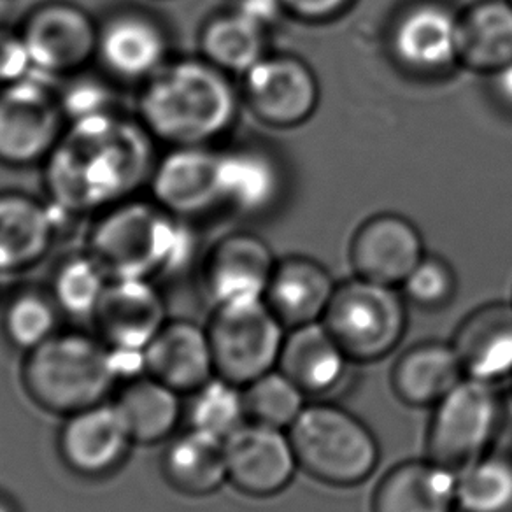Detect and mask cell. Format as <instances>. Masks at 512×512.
Listing matches in <instances>:
<instances>
[{"mask_svg": "<svg viewBox=\"0 0 512 512\" xmlns=\"http://www.w3.org/2000/svg\"><path fill=\"white\" fill-rule=\"evenodd\" d=\"M157 141L121 111L69 123L43 164L51 206L65 218L97 216L139 195L157 164Z\"/></svg>", "mask_w": 512, "mask_h": 512, "instance_id": "1", "label": "cell"}, {"mask_svg": "<svg viewBox=\"0 0 512 512\" xmlns=\"http://www.w3.org/2000/svg\"><path fill=\"white\" fill-rule=\"evenodd\" d=\"M136 116L167 148L214 146L234 128L239 93L230 74L204 58H171L139 86Z\"/></svg>", "mask_w": 512, "mask_h": 512, "instance_id": "2", "label": "cell"}, {"mask_svg": "<svg viewBox=\"0 0 512 512\" xmlns=\"http://www.w3.org/2000/svg\"><path fill=\"white\" fill-rule=\"evenodd\" d=\"M86 253L109 279H153L192 262L195 237L150 197H132L93 216Z\"/></svg>", "mask_w": 512, "mask_h": 512, "instance_id": "3", "label": "cell"}, {"mask_svg": "<svg viewBox=\"0 0 512 512\" xmlns=\"http://www.w3.org/2000/svg\"><path fill=\"white\" fill-rule=\"evenodd\" d=\"M22 379L37 406L64 416L104 402L116 383L106 342L83 332H57L29 351Z\"/></svg>", "mask_w": 512, "mask_h": 512, "instance_id": "4", "label": "cell"}, {"mask_svg": "<svg viewBox=\"0 0 512 512\" xmlns=\"http://www.w3.org/2000/svg\"><path fill=\"white\" fill-rule=\"evenodd\" d=\"M288 434L300 470L328 486L353 488L365 483L381 460L374 432L334 404L306 406Z\"/></svg>", "mask_w": 512, "mask_h": 512, "instance_id": "5", "label": "cell"}, {"mask_svg": "<svg viewBox=\"0 0 512 512\" xmlns=\"http://www.w3.org/2000/svg\"><path fill=\"white\" fill-rule=\"evenodd\" d=\"M323 325L351 362H379L392 355L406 335L407 300L395 286L356 276L337 285Z\"/></svg>", "mask_w": 512, "mask_h": 512, "instance_id": "6", "label": "cell"}, {"mask_svg": "<svg viewBox=\"0 0 512 512\" xmlns=\"http://www.w3.org/2000/svg\"><path fill=\"white\" fill-rule=\"evenodd\" d=\"M504 420L497 384L465 377L432 409L427 458L455 474L490 453Z\"/></svg>", "mask_w": 512, "mask_h": 512, "instance_id": "7", "label": "cell"}, {"mask_svg": "<svg viewBox=\"0 0 512 512\" xmlns=\"http://www.w3.org/2000/svg\"><path fill=\"white\" fill-rule=\"evenodd\" d=\"M206 328L216 376L244 388L278 369L288 330L265 300L216 306Z\"/></svg>", "mask_w": 512, "mask_h": 512, "instance_id": "8", "label": "cell"}, {"mask_svg": "<svg viewBox=\"0 0 512 512\" xmlns=\"http://www.w3.org/2000/svg\"><path fill=\"white\" fill-rule=\"evenodd\" d=\"M69 121L55 88L32 74L0 88V164L15 169L43 165Z\"/></svg>", "mask_w": 512, "mask_h": 512, "instance_id": "9", "label": "cell"}, {"mask_svg": "<svg viewBox=\"0 0 512 512\" xmlns=\"http://www.w3.org/2000/svg\"><path fill=\"white\" fill-rule=\"evenodd\" d=\"M34 72L67 79L85 72L97 58L99 22L71 0H46L18 25Z\"/></svg>", "mask_w": 512, "mask_h": 512, "instance_id": "10", "label": "cell"}, {"mask_svg": "<svg viewBox=\"0 0 512 512\" xmlns=\"http://www.w3.org/2000/svg\"><path fill=\"white\" fill-rule=\"evenodd\" d=\"M388 48L402 71L435 78L460 64V13L441 0H418L393 20Z\"/></svg>", "mask_w": 512, "mask_h": 512, "instance_id": "11", "label": "cell"}, {"mask_svg": "<svg viewBox=\"0 0 512 512\" xmlns=\"http://www.w3.org/2000/svg\"><path fill=\"white\" fill-rule=\"evenodd\" d=\"M171 51L169 30L146 9H116L99 22L95 62L116 83L143 85L171 60Z\"/></svg>", "mask_w": 512, "mask_h": 512, "instance_id": "12", "label": "cell"}, {"mask_svg": "<svg viewBox=\"0 0 512 512\" xmlns=\"http://www.w3.org/2000/svg\"><path fill=\"white\" fill-rule=\"evenodd\" d=\"M242 81L246 106L269 127H299L318 109V78L302 58L267 53Z\"/></svg>", "mask_w": 512, "mask_h": 512, "instance_id": "13", "label": "cell"}, {"mask_svg": "<svg viewBox=\"0 0 512 512\" xmlns=\"http://www.w3.org/2000/svg\"><path fill=\"white\" fill-rule=\"evenodd\" d=\"M220 150L176 146L158 155L148 197L179 220H192L221 206Z\"/></svg>", "mask_w": 512, "mask_h": 512, "instance_id": "14", "label": "cell"}, {"mask_svg": "<svg viewBox=\"0 0 512 512\" xmlns=\"http://www.w3.org/2000/svg\"><path fill=\"white\" fill-rule=\"evenodd\" d=\"M228 483L248 497L271 498L300 469L288 430L248 421L225 441Z\"/></svg>", "mask_w": 512, "mask_h": 512, "instance_id": "15", "label": "cell"}, {"mask_svg": "<svg viewBox=\"0 0 512 512\" xmlns=\"http://www.w3.org/2000/svg\"><path fill=\"white\" fill-rule=\"evenodd\" d=\"M276 264L271 246L260 235H225L204 258V290L214 307L265 300Z\"/></svg>", "mask_w": 512, "mask_h": 512, "instance_id": "16", "label": "cell"}, {"mask_svg": "<svg viewBox=\"0 0 512 512\" xmlns=\"http://www.w3.org/2000/svg\"><path fill=\"white\" fill-rule=\"evenodd\" d=\"M134 444L116 404L100 402L65 416L58 435V451L78 476H109L127 458Z\"/></svg>", "mask_w": 512, "mask_h": 512, "instance_id": "17", "label": "cell"}, {"mask_svg": "<svg viewBox=\"0 0 512 512\" xmlns=\"http://www.w3.org/2000/svg\"><path fill=\"white\" fill-rule=\"evenodd\" d=\"M349 256L358 278L397 288L423 260L425 246L413 221L384 213L356 230Z\"/></svg>", "mask_w": 512, "mask_h": 512, "instance_id": "18", "label": "cell"}, {"mask_svg": "<svg viewBox=\"0 0 512 512\" xmlns=\"http://www.w3.org/2000/svg\"><path fill=\"white\" fill-rule=\"evenodd\" d=\"M92 320L109 348L146 349L167 321L164 297L153 279H109Z\"/></svg>", "mask_w": 512, "mask_h": 512, "instance_id": "19", "label": "cell"}, {"mask_svg": "<svg viewBox=\"0 0 512 512\" xmlns=\"http://www.w3.org/2000/svg\"><path fill=\"white\" fill-rule=\"evenodd\" d=\"M62 213L25 192H0V274L29 271L57 241Z\"/></svg>", "mask_w": 512, "mask_h": 512, "instance_id": "20", "label": "cell"}, {"mask_svg": "<svg viewBox=\"0 0 512 512\" xmlns=\"http://www.w3.org/2000/svg\"><path fill=\"white\" fill-rule=\"evenodd\" d=\"M146 370L181 395L216 376L207 328L195 321L167 320L146 346Z\"/></svg>", "mask_w": 512, "mask_h": 512, "instance_id": "21", "label": "cell"}, {"mask_svg": "<svg viewBox=\"0 0 512 512\" xmlns=\"http://www.w3.org/2000/svg\"><path fill=\"white\" fill-rule=\"evenodd\" d=\"M451 344L465 377L491 384L512 379V302L477 307L456 328Z\"/></svg>", "mask_w": 512, "mask_h": 512, "instance_id": "22", "label": "cell"}, {"mask_svg": "<svg viewBox=\"0 0 512 512\" xmlns=\"http://www.w3.org/2000/svg\"><path fill=\"white\" fill-rule=\"evenodd\" d=\"M221 206L235 213H269L285 190V174L278 158L258 144H239L220 150Z\"/></svg>", "mask_w": 512, "mask_h": 512, "instance_id": "23", "label": "cell"}, {"mask_svg": "<svg viewBox=\"0 0 512 512\" xmlns=\"http://www.w3.org/2000/svg\"><path fill=\"white\" fill-rule=\"evenodd\" d=\"M335 288L332 274L320 262L307 256H290L276 264L265 304L286 330H292L323 321Z\"/></svg>", "mask_w": 512, "mask_h": 512, "instance_id": "24", "label": "cell"}, {"mask_svg": "<svg viewBox=\"0 0 512 512\" xmlns=\"http://www.w3.org/2000/svg\"><path fill=\"white\" fill-rule=\"evenodd\" d=\"M458 474L425 460L395 465L377 483L370 512H458Z\"/></svg>", "mask_w": 512, "mask_h": 512, "instance_id": "25", "label": "cell"}, {"mask_svg": "<svg viewBox=\"0 0 512 512\" xmlns=\"http://www.w3.org/2000/svg\"><path fill=\"white\" fill-rule=\"evenodd\" d=\"M351 360L323 321L286 332L278 369L302 392L327 395L346 379Z\"/></svg>", "mask_w": 512, "mask_h": 512, "instance_id": "26", "label": "cell"}, {"mask_svg": "<svg viewBox=\"0 0 512 512\" xmlns=\"http://www.w3.org/2000/svg\"><path fill=\"white\" fill-rule=\"evenodd\" d=\"M465 379L451 342L425 341L406 349L392 370L393 393L414 409H434Z\"/></svg>", "mask_w": 512, "mask_h": 512, "instance_id": "27", "label": "cell"}, {"mask_svg": "<svg viewBox=\"0 0 512 512\" xmlns=\"http://www.w3.org/2000/svg\"><path fill=\"white\" fill-rule=\"evenodd\" d=\"M511 62V0H479L460 13V65L491 76Z\"/></svg>", "mask_w": 512, "mask_h": 512, "instance_id": "28", "label": "cell"}, {"mask_svg": "<svg viewBox=\"0 0 512 512\" xmlns=\"http://www.w3.org/2000/svg\"><path fill=\"white\" fill-rule=\"evenodd\" d=\"M162 470L172 488L183 495H213L228 483L225 441L190 428L169 444Z\"/></svg>", "mask_w": 512, "mask_h": 512, "instance_id": "29", "label": "cell"}, {"mask_svg": "<svg viewBox=\"0 0 512 512\" xmlns=\"http://www.w3.org/2000/svg\"><path fill=\"white\" fill-rule=\"evenodd\" d=\"M114 404L136 444H157L169 439L183 418L181 393L150 374L123 384Z\"/></svg>", "mask_w": 512, "mask_h": 512, "instance_id": "30", "label": "cell"}, {"mask_svg": "<svg viewBox=\"0 0 512 512\" xmlns=\"http://www.w3.org/2000/svg\"><path fill=\"white\" fill-rule=\"evenodd\" d=\"M200 57L227 74H241L267 55V32L234 8L207 18L199 36Z\"/></svg>", "mask_w": 512, "mask_h": 512, "instance_id": "31", "label": "cell"}, {"mask_svg": "<svg viewBox=\"0 0 512 512\" xmlns=\"http://www.w3.org/2000/svg\"><path fill=\"white\" fill-rule=\"evenodd\" d=\"M458 512H512V460L488 453L458 472Z\"/></svg>", "mask_w": 512, "mask_h": 512, "instance_id": "32", "label": "cell"}, {"mask_svg": "<svg viewBox=\"0 0 512 512\" xmlns=\"http://www.w3.org/2000/svg\"><path fill=\"white\" fill-rule=\"evenodd\" d=\"M190 428L227 441L242 425L248 423L244 388L227 379L214 376L199 390L190 393L188 406Z\"/></svg>", "mask_w": 512, "mask_h": 512, "instance_id": "33", "label": "cell"}, {"mask_svg": "<svg viewBox=\"0 0 512 512\" xmlns=\"http://www.w3.org/2000/svg\"><path fill=\"white\" fill-rule=\"evenodd\" d=\"M306 393L285 372L271 370L244 386L248 420L288 430L306 409Z\"/></svg>", "mask_w": 512, "mask_h": 512, "instance_id": "34", "label": "cell"}, {"mask_svg": "<svg viewBox=\"0 0 512 512\" xmlns=\"http://www.w3.org/2000/svg\"><path fill=\"white\" fill-rule=\"evenodd\" d=\"M109 278L92 256L79 253L58 265L51 281V297L58 309L78 318H92L106 292Z\"/></svg>", "mask_w": 512, "mask_h": 512, "instance_id": "35", "label": "cell"}, {"mask_svg": "<svg viewBox=\"0 0 512 512\" xmlns=\"http://www.w3.org/2000/svg\"><path fill=\"white\" fill-rule=\"evenodd\" d=\"M57 302L51 293L22 290L9 300L4 311V334L22 351H32L58 332Z\"/></svg>", "mask_w": 512, "mask_h": 512, "instance_id": "36", "label": "cell"}, {"mask_svg": "<svg viewBox=\"0 0 512 512\" xmlns=\"http://www.w3.org/2000/svg\"><path fill=\"white\" fill-rule=\"evenodd\" d=\"M456 288L453 267L439 256L425 255L402 283V295L423 311H439L453 302Z\"/></svg>", "mask_w": 512, "mask_h": 512, "instance_id": "37", "label": "cell"}, {"mask_svg": "<svg viewBox=\"0 0 512 512\" xmlns=\"http://www.w3.org/2000/svg\"><path fill=\"white\" fill-rule=\"evenodd\" d=\"M64 90L58 92L65 118L69 123L92 118L97 114L118 111L114 104L111 85L102 78H90L85 72H79L76 76L67 78Z\"/></svg>", "mask_w": 512, "mask_h": 512, "instance_id": "38", "label": "cell"}, {"mask_svg": "<svg viewBox=\"0 0 512 512\" xmlns=\"http://www.w3.org/2000/svg\"><path fill=\"white\" fill-rule=\"evenodd\" d=\"M34 72L18 27L0 25V88L29 78Z\"/></svg>", "mask_w": 512, "mask_h": 512, "instance_id": "39", "label": "cell"}, {"mask_svg": "<svg viewBox=\"0 0 512 512\" xmlns=\"http://www.w3.org/2000/svg\"><path fill=\"white\" fill-rule=\"evenodd\" d=\"M286 15L309 23H323L344 15L355 0H281Z\"/></svg>", "mask_w": 512, "mask_h": 512, "instance_id": "40", "label": "cell"}, {"mask_svg": "<svg viewBox=\"0 0 512 512\" xmlns=\"http://www.w3.org/2000/svg\"><path fill=\"white\" fill-rule=\"evenodd\" d=\"M234 9L265 32L276 27L283 15H286L281 0H237Z\"/></svg>", "mask_w": 512, "mask_h": 512, "instance_id": "41", "label": "cell"}, {"mask_svg": "<svg viewBox=\"0 0 512 512\" xmlns=\"http://www.w3.org/2000/svg\"><path fill=\"white\" fill-rule=\"evenodd\" d=\"M491 90L502 106L512 109V62L491 74Z\"/></svg>", "mask_w": 512, "mask_h": 512, "instance_id": "42", "label": "cell"}, {"mask_svg": "<svg viewBox=\"0 0 512 512\" xmlns=\"http://www.w3.org/2000/svg\"><path fill=\"white\" fill-rule=\"evenodd\" d=\"M0 512H16L15 507L9 504L8 500L4 497H0Z\"/></svg>", "mask_w": 512, "mask_h": 512, "instance_id": "43", "label": "cell"}, {"mask_svg": "<svg viewBox=\"0 0 512 512\" xmlns=\"http://www.w3.org/2000/svg\"><path fill=\"white\" fill-rule=\"evenodd\" d=\"M511 4H512V0H511Z\"/></svg>", "mask_w": 512, "mask_h": 512, "instance_id": "44", "label": "cell"}]
</instances>
